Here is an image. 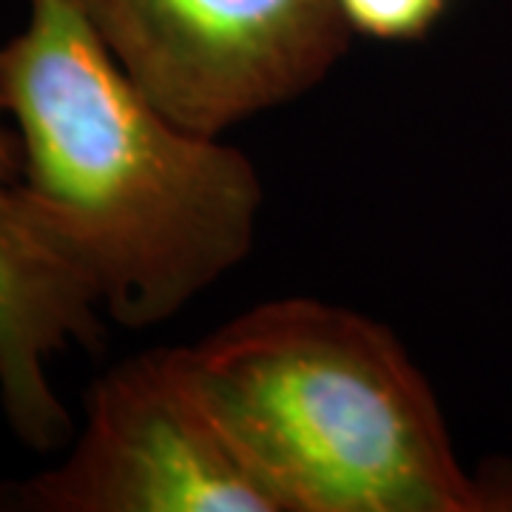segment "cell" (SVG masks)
Listing matches in <instances>:
<instances>
[{
  "label": "cell",
  "instance_id": "5",
  "mask_svg": "<svg viewBox=\"0 0 512 512\" xmlns=\"http://www.w3.org/2000/svg\"><path fill=\"white\" fill-rule=\"evenodd\" d=\"M100 313L92 282L35 220L18 134L0 126V413L37 453L60 450L72 436L52 362L72 345L97 348Z\"/></svg>",
  "mask_w": 512,
  "mask_h": 512
},
{
  "label": "cell",
  "instance_id": "4",
  "mask_svg": "<svg viewBox=\"0 0 512 512\" xmlns=\"http://www.w3.org/2000/svg\"><path fill=\"white\" fill-rule=\"evenodd\" d=\"M157 109L208 137L311 92L348 52L339 0H72Z\"/></svg>",
  "mask_w": 512,
  "mask_h": 512
},
{
  "label": "cell",
  "instance_id": "2",
  "mask_svg": "<svg viewBox=\"0 0 512 512\" xmlns=\"http://www.w3.org/2000/svg\"><path fill=\"white\" fill-rule=\"evenodd\" d=\"M185 356L282 512L512 510V478L464 473L427 379L362 313L276 299Z\"/></svg>",
  "mask_w": 512,
  "mask_h": 512
},
{
  "label": "cell",
  "instance_id": "3",
  "mask_svg": "<svg viewBox=\"0 0 512 512\" xmlns=\"http://www.w3.org/2000/svg\"><path fill=\"white\" fill-rule=\"evenodd\" d=\"M83 410L66 458L0 484V510L282 512L205 399L185 348L114 365Z\"/></svg>",
  "mask_w": 512,
  "mask_h": 512
},
{
  "label": "cell",
  "instance_id": "6",
  "mask_svg": "<svg viewBox=\"0 0 512 512\" xmlns=\"http://www.w3.org/2000/svg\"><path fill=\"white\" fill-rule=\"evenodd\" d=\"M353 32L376 40L421 37L444 12L447 0H339Z\"/></svg>",
  "mask_w": 512,
  "mask_h": 512
},
{
  "label": "cell",
  "instance_id": "1",
  "mask_svg": "<svg viewBox=\"0 0 512 512\" xmlns=\"http://www.w3.org/2000/svg\"><path fill=\"white\" fill-rule=\"evenodd\" d=\"M0 63L26 202L114 322L163 325L254 251L251 157L157 109L72 0H29Z\"/></svg>",
  "mask_w": 512,
  "mask_h": 512
},
{
  "label": "cell",
  "instance_id": "7",
  "mask_svg": "<svg viewBox=\"0 0 512 512\" xmlns=\"http://www.w3.org/2000/svg\"><path fill=\"white\" fill-rule=\"evenodd\" d=\"M0 114H6V89H3V63H0Z\"/></svg>",
  "mask_w": 512,
  "mask_h": 512
}]
</instances>
